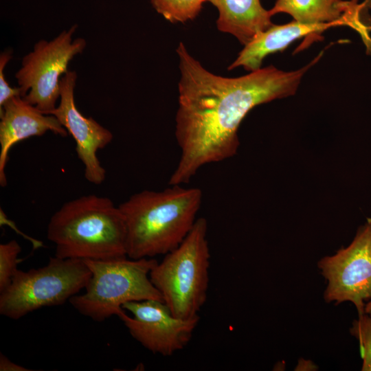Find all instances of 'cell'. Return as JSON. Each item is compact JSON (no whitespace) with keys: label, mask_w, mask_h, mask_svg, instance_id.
Wrapping results in <instances>:
<instances>
[{"label":"cell","mask_w":371,"mask_h":371,"mask_svg":"<svg viewBox=\"0 0 371 371\" xmlns=\"http://www.w3.org/2000/svg\"><path fill=\"white\" fill-rule=\"evenodd\" d=\"M177 53L181 77L175 137L181 155L168 185L187 183L205 165L235 155L238 130L247 114L259 104L295 94L304 74L323 54L297 70L271 65L227 78L204 68L182 42Z\"/></svg>","instance_id":"6da1fadb"},{"label":"cell","mask_w":371,"mask_h":371,"mask_svg":"<svg viewBox=\"0 0 371 371\" xmlns=\"http://www.w3.org/2000/svg\"><path fill=\"white\" fill-rule=\"evenodd\" d=\"M169 186L159 191L137 192L118 205L126 225L128 258L165 255L177 247L193 227L202 203V190Z\"/></svg>","instance_id":"7a4b0ae2"},{"label":"cell","mask_w":371,"mask_h":371,"mask_svg":"<svg viewBox=\"0 0 371 371\" xmlns=\"http://www.w3.org/2000/svg\"><path fill=\"white\" fill-rule=\"evenodd\" d=\"M47 237L55 256L109 260L127 256L124 216L109 198L89 194L65 203L51 216Z\"/></svg>","instance_id":"3957f363"},{"label":"cell","mask_w":371,"mask_h":371,"mask_svg":"<svg viewBox=\"0 0 371 371\" xmlns=\"http://www.w3.org/2000/svg\"><path fill=\"white\" fill-rule=\"evenodd\" d=\"M210 258L207 221L199 217L181 243L150 271L151 282L175 317L199 315L207 298Z\"/></svg>","instance_id":"277c9868"},{"label":"cell","mask_w":371,"mask_h":371,"mask_svg":"<svg viewBox=\"0 0 371 371\" xmlns=\"http://www.w3.org/2000/svg\"><path fill=\"white\" fill-rule=\"evenodd\" d=\"M91 276L85 292L69 302L81 315L103 322L124 313L128 302L149 299L162 300L150 279L158 262L155 258L132 259L128 256L109 260H84Z\"/></svg>","instance_id":"5b68a950"},{"label":"cell","mask_w":371,"mask_h":371,"mask_svg":"<svg viewBox=\"0 0 371 371\" xmlns=\"http://www.w3.org/2000/svg\"><path fill=\"white\" fill-rule=\"evenodd\" d=\"M91 276L84 260L56 256L43 267L18 269L0 293V314L16 320L43 307L62 305L85 288Z\"/></svg>","instance_id":"8992f818"},{"label":"cell","mask_w":371,"mask_h":371,"mask_svg":"<svg viewBox=\"0 0 371 371\" xmlns=\"http://www.w3.org/2000/svg\"><path fill=\"white\" fill-rule=\"evenodd\" d=\"M74 25L53 40H41L25 55L21 67L15 74L21 97L44 114L56 107L60 98V76L65 74L70 60L86 47L82 38L72 39Z\"/></svg>","instance_id":"52a82bcc"},{"label":"cell","mask_w":371,"mask_h":371,"mask_svg":"<svg viewBox=\"0 0 371 371\" xmlns=\"http://www.w3.org/2000/svg\"><path fill=\"white\" fill-rule=\"evenodd\" d=\"M317 266L328 282L324 300L340 304L350 302L361 315L371 299V218L361 225L346 247L322 258Z\"/></svg>","instance_id":"ba28073f"},{"label":"cell","mask_w":371,"mask_h":371,"mask_svg":"<svg viewBox=\"0 0 371 371\" xmlns=\"http://www.w3.org/2000/svg\"><path fill=\"white\" fill-rule=\"evenodd\" d=\"M119 318L131 337L153 354L170 357L185 348L196 328L199 315L175 317L163 300L149 299L125 303Z\"/></svg>","instance_id":"9c48e42d"},{"label":"cell","mask_w":371,"mask_h":371,"mask_svg":"<svg viewBox=\"0 0 371 371\" xmlns=\"http://www.w3.org/2000/svg\"><path fill=\"white\" fill-rule=\"evenodd\" d=\"M77 75L68 71L60 80V103L50 113L74 139L78 159L84 165L85 179L95 185L105 179L106 171L102 166L97 152L113 139L112 133L92 117H85L77 109L74 88Z\"/></svg>","instance_id":"30bf717a"},{"label":"cell","mask_w":371,"mask_h":371,"mask_svg":"<svg viewBox=\"0 0 371 371\" xmlns=\"http://www.w3.org/2000/svg\"><path fill=\"white\" fill-rule=\"evenodd\" d=\"M0 185L7 183L5 168L13 145L47 131L66 137L67 131L52 115L43 113L21 96H15L0 107Z\"/></svg>","instance_id":"8fae6325"},{"label":"cell","mask_w":371,"mask_h":371,"mask_svg":"<svg viewBox=\"0 0 371 371\" xmlns=\"http://www.w3.org/2000/svg\"><path fill=\"white\" fill-rule=\"evenodd\" d=\"M334 26L331 24H306L293 20L283 25L273 24L256 35L244 45L229 70L243 67L248 71L260 69L265 58L273 53L282 52L293 41L312 34H319Z\"/></svg>","instance_id":"7c38bea8"},{"label":"cell","mask_w":371,"mask_h":371,"mask_svg":"<svg viewBox=\"0 0 371 371\" xmlns=\"http://www.w3.org/2000/svg\"><path fill=\"white\" fill-rule=\"evenodd\" d=\"M218 12L216 27L235 36L243 45L273 23L260 0H209Z\"/></svg>","instance_id":"4fadbf2b"},{"label":"cell","mask_w":371,"mask_h":371,"mask_svg":"<svg viewBox=\"0 0 371 371\" xmlns=\"http://www.w3.org/2000/svg\"><path fill=\"white\" fill-rule=\"evenodd\" d=\"M357 0H276L269 10L272 16L288 14L306 24H350L355 20Z\"/></svg>","instance_id":"5bb4252c"},{"label":"cell","mask_w":371,"mask_h":371,"mask_svg":"<svg viewBox=\"0 0 371 371\" xmlns=\"http://www.w3.org/2000/svg\"><path fill=\"white\" fill-rule=\"evenodd\" d=\"M209 0H151L155 10L172 23L193 20Z\"/></svg>","instance_id":"9a60e30c"},{"label":"cell","mask_w":371,"mask_h":371,"mask_svg":"<svg viewBox=\"0 0 371 371\" xmlns=\"http://www.w3.org/2000/svg\"><path fill=\"white\" fill-rule=\"evenodd\" d=\"M21 251L16 240L0 244V293L10 285L18 270L17 265L21 261L18 258Z\"/></svg>","instance_id":"2e32d148"},{"label":"cell","mask_w":371,"mask_h":371,"mask_svg":"<svg viewBox=\"0 0 371 371\" xmlns=\"http://www.w3.org/2000/svg\"><path fill=\"white\" fill-rule=\"evenodd\" d=\"M351 335L359 341L362 371H371V315L363 313L352 322Z\"/></svg>","instance_id":"e0dca14e"},{"label":"cell","mask_w":371,"mask_h":371,"mask_svg":"<svg viewBox=\"0 0 371 371\" xmlns=\"http://www.w3.org/2000/svg\"><path fill=\"white\" fill-rule=\"evenodd\" d=\"M11 58L10 52H4L0 56V107L10 99L15 96H21L20 88L10 87L5 78L4 68Z\"/></svg>","instance_id":"ac0fdd59"},{"label":"cell","mask_w":371,"mask_h":371,"mask_svg":"<svg viewBox=\"0 0 371 371\" xmlns=\"http://www.w3.org/2000/svg\"><path fill=\"white\" fill-rule=\"evenodd\" d=\"M1 371H30V369L13 363L2 353L0 354Z\"/></svg>","instance_id":"d6986e66"},{"label":"cell","mask_w":371,"mask_h":371,"mask_svg":"<svg viewBox=\"0 0 371 371\" xmlns=\"http://www.w3.org/2000/svg\"><path fill=\"white\" fill-rule=\"evenodd\" d=\"M364 312L365 313L371 315V299L368 301V303H366Z\"/></svg>","instance_id":"ffe728a7"}]
</instances>
